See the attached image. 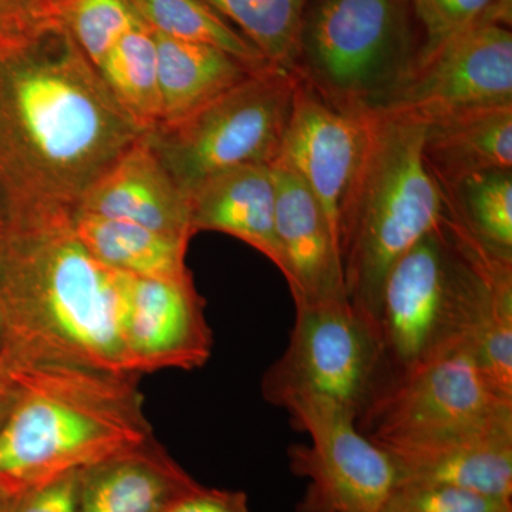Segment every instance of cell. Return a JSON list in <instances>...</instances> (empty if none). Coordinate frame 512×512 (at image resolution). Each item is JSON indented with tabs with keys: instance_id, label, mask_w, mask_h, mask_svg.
Masks as SVG:
<instances>
[{
	"instance_id": "cell-20",
	"label": "cell",
	"mask_w": 512,
	"mask_h": 512,
	"mask_svg": "<svg viewBox=\"0 0 512 512\" xmlns=\"http://www.w3.org/2000/svg\"><path fill=\"white\" fill-rule=\"evenodd\" d=\"M154 35L160 90L157 127L185 119L256 70L217 47Z\"/></svg>"
},
{
	"instance_id": "cell-11",
	"label": "cell",
	"mask_w": 512,
	"mask_h": 512,
	"mask_svg": "<svg viewBox=\"0 0 512 512\" xmlns=\"http://www.w3.org/2000/svg\"><path fill=\"white\" fill-rule=\"evenodd\" d=\"M512 104L510 22L484 20L441 47L382 109L406 111L424 123L463 111Z\"/></svg>"
},
{
	"instance_id": "cell-24",
	"label": "cell",
	"mask_w": 512,
	"mask_h": 512,
	"mask_svg": "<svg viewBox=\"0 0 512 512\" xmlns=\"http://www.w3.org/2000/svg\"><path fill=\"white\" fill-rule=\"evenodd\" d=\"M258 49L266 62L296 73L309 0H202Z\"/></svg>"
},
{
	"instance_id": "cell-13",
	"label": "cell",
	"mask_w": 512,
	"mask_h": 512,
	"mask_svg": "<svg viewBox=\"0 0 512 512\" xmlns=\"http://www.w3.org/2000/svg\"><path fill=\"white\" fill-rule=\"evenodd\" d=\"M365 141V110L332 106L298 76L291 116L276 160L301 177L319 202L339 244L343 201Z\"/></svg>"
},
{
	"instance_id": "cell-14",
	"label": "cell",
	"mask_w": 512,
	"mask_h": 512,
	"mask_svg": "<svg viewBox=\"0 0 512 512\" xmlns=\"http://www.w3.org/2000/svg\"><path fill=\"white\" fill-rule=\"evenodd\" d=\"M397 484L443 485L512 500V407L439 436L382 446Z\"/></svg>"
},
{
	"instance_id": "cell-15",
	"label": "cell",
	"mask_w": 512,
	"mask_h": 512,
	"mask_svg": "<svg viewBox=\"0 0 512 512\" xmlns=\"http://www.w3.org/2000/svg\"><path fill=\"white\" fill-rule=\"evenodd\" d=\"M276 185L275 231L281 249L279 271L295 305L345 299L338 239L319 202L298 174L272 163Z\"/></svg>"
},
{
	"instance_id": "cell-6",
	"label": "cell",
	"mask_w": 512,
	"mask_h": 512,
	"mask_svg": "<svg viewBox=\"0 0 512 512\" xmlns=\"http://www.w3.org/2000/svg\"><path fill=\"white\" fill-rule=\"evenodd\" d=\"M413 20L410 0H309L296 74L340 110L382 109L416 73Z\"/></svg>"
},
{
	"instance_id": "cell-4",
	"label": "cell",
	"mask_w": 512,
	"mask_h": 512,
	"mask_svg": "<svg viewBox=\"0 0 512 512\" xmlns=\"http://www.w3.org/2000/svg\"><path fill=\"white\" fill-rule=\"evenodd\" d=\"M426 123L402 110H365V141L339 220L350 305L379 330L384 281L443 224L446 197L424 160Z\"/></svg>"
},
{
	"instance_id": "cell-32",
	"label": "cell",
	"mask_w": 512,
	"mask_h": 512,
	"mask_svg": "<svg viewBox=\"0 0 512 512\" xmlns=\"http://www.w3.org/2000/svg\"><path fill=\"white\" fill-rule=\"evenodd\" d=\"M15 400L16 386L12 377L9 376L5 367V360H3L2 365H0V429L8 419L9 413L12 412Z\"/></svg>"
},
{
	"instance_id": "cell-3",
	"label": "cell",
	"mask_w": 512,
	"mask_h": 512,
	"mask_svg": "<svg viewBox=\"0 0 512 512\" xmlns=\"http://www.w3.org/2000/svg\"><path fill=\"white\" fill-rule=\"evenodd\" d=\"M16 386L0 429V485L15 494L153 439L140 377L62 360H8Z\"/></svg>"
},
{
	"instance_id": "cell-23",
	"label": "cell",
	"mask_w": 512,
	"mask_h": 512,
	"mask_svg": "<svg viewBox=\"0 0 512 512\" xmlns=\"http://www.w3.org/2000/svg\"><path fill=\"white\" fill-rule=\"evenodd\" d=\"M107 89L144 133L160 123L156 35L146 23L121 37L96 67Z\"/></svg>"
},
{
	"instance_id": "cell-16",
	"label": "cell",
	"mask_w": 512,
	"mask_h": 512,
	"mask_svg": "<svg viewBox=\"0 0 512 512\" xmlns=\"http://www.w3.org/2000/svg\"><path fill=\"white\" fill-rule=\"evenodd\" d=\"M74 212L131 222L187 241L195 235L190 200L144 134L90 187Z\"/></svg>"
},
{
	"instance_id": "cell-27",
	"label": "cell",
	"mask_w": 512,
	"mask_h": 512,
	"mask_svg": "<svg viewBox=\"0 0 512 512\" xmlns=\"http://www.w3.org/2000/svg\"><path fill=\"white\" fill-rule=\"evenodd\" d=\"M140 23L131 0H67L63 15V28L94 67Z\"/></svg>"
},
{
	"instance_id": "cell-25",
	"label": "cell",
	"mask_w": 512,
	"mask_h": 512,
	"mask_svg": "<svg viewBox=\"0 0 512 512\" xmlns=\"http://www.w3.org/2000/svg\"><path fill=\"white\" fill-rule=\"evenodd\" d=\"M146 26L157 35L217 47L259 69L271 66L251 42L202 0H131Z\"/></svg>"
},
{
	"instance_id": "cell-12",
	"label": "cell",
	"mask_w": 512,
	"mask_h": 512,
	"mask_svg": "<svg viewBox=\"0 0 512 512\" xmlns=\"http://www.w3.org/2000/svg\"><path fill=\"white\" fill-rule=\"evenodd\" d=\"M121 336L128 369L138 377L207 365L214 338L191 272L171 278L126 275Z\"/></svg>"
},
{
	"instance_id": "cell-19",
	"label": "cell",
	"mask_w": 512,
	"mask_h": 512,
	"mask_svg": "<svg viewBox=\"0 0 512 512\" xmlns=\"http://www.w3.org/2000/svg\"><path fill=\"white\" fill-rule=\"evenodd\" d=\"M423 154L441 188L470 175L512 170V104L429 121Z\"/></svg>"
},
{
	"instance_id": "cell-21",
	"label": "cell",
	"mask_w": 512,
	"mask_h": 512,
	"mask_svg": "<svg viewBox=\"0 0 512 512\" xmlns=\"http://www.w3.org/2000/svg\"><path fill=\"white\" fill-rule=\"evenodd\" d=\"M73 229L84 247L107 268L143 278L188 274L190 241L131 222L74 212Z\"/></svg>"
},
{
	"instance_id": "cell-33",
	"label": "cell",
	"mask_w": 512,
	"mask_h": 512,
	"mask_svg": "<svg viewBox=\"0 0 512 512\" xmlns=\"http://www.w3.org/2000/svg\"><path fill=\"white\" fill-rule=\"evenodd\" d=\"M8 346V328H6L5 316H3L2 308H0V365L5 360L6 353H8Z\"/></svg>"
},
{
	"instance_id": "cell-7",
	"label": "cell",
	"mask_w": 512,
	"mask_h": 512,
	"mask_svg": "<svg viewBox=\"0 0 512 512\" xmlns=\"http://www.w3.org/2000/svg\"><path fill=\"white\" fill-rule=\"evenodd\" d=\"M298 74L274 66L244 80L190 116L144 133L165 170L185 195L214 175L279 156Z\"/></svg>"
},
{
	"instance_id": "cell-22",
	"label": "cell",
	"mask_w": 512,
	"mask_h": 512,
	"mask_svg": "<svg viewBox=\"0 0 512 512\" xmlns=\"http://www.w3.org/2000/svg\"><path fill=\"white\" fill-rule=\"evenodd\" d=\"M441 190L448 217L485 251L512 262V170L470 175Z\"/></svg>"
},
{
	"instance_id": "cell-2",
	"label": "cell",
	"mask_w": 512,
	"mask_h": 512,
	"mask_svg": "<svg viewBox=\"0 0 512 512\" xmlns=\"http://www.w3.org/2000/svg\"><path fill=\"white\" fill-rule=\"evenodd\" d=\"M73 215L9 220L0 245L8 360H62L133 375L121 336L126 274L77 238Z\"/></svg>"
},
{
	"instance_id": "cell-31",
	"label": "cell",
	"mask_w": 512,
	"mask_h": 512,
	"mask_svg": "<svg viewBox=\"0 0 512 512\" xmlns=\"http://www.w3.org/2000/svg\"><path fill=\"white\" fill-rule=\"evenodd\" d=\"M163 512H249L248 495L244 491L205 487L197 481Z\"/></svg>"
},
{
	"instance_id": "cell-28",
	"label": "cell",
	"mask_w": 512,
	"mask_h": 512,
	"mask_svg": "<svg viewBox=\"0 0 512 512\" xmlns=\"http://www.w3.org/2000/svg\"><path fill=\"white\" fill-rule=\"evenodd\" d=\"M377 512H512V500L443 485L397 484Z\"/></svg>"
},
{
	"instance_id": "cell-30",
	"label": "cell",
	"mask_w": 512,
	"mask_h": 512,
	"mask_svg": "<svg viewBox=\"0 0 512 512\" xmlns=\"http://www.w3.org/2000/svg\"><path fill=\"white\" fill-rule=\"evenodd\" d=\"M82 470L67 471L12 495L9 512H79Z\"/></svg>"
},
{
	"instance_id": "cell-9",
	"label": "cell",
	"mask_w": 512,
	"mask_h": 512,
	"mask_svg": "<svg viewBox=\"0 0 512 512\" xmlns=\"http://www.w3.org/2000/svg\"><path fill=\"white\" fill-rule=\"evenodd\" d=\"M504 407L512 400L495 392L470 340H460L384 380L356 423L379 446H392L461 429Z\"/></svg>"
},
{
	"instance_id": "cell-5",
	"label": "cell",
	"mask_w": 512,
	"mask_h": 512,
	"mask_svg": "<svg viewBox=\"0 0 512 512\" xmlns=\"http://www.w3.org/2000/svg\"><path fill=\"white\" fill-rule=\"evenodd\" d=\"M510 279V272L457 245L443 220L393 265L384 281L379 309L383 382L453 343H471L485 299Z\"/></svg>"
},
{
	"instance_id": "cell-34",
	"label": "cell",
	"mask_w": 512,
	"mask_h": 512,
	"mask_svg": "<svg viewBox=\"0 0 512 512\" xmlns=\"http://www.w3.org/2000/svg\"><path fill=\"white\" fill-rule=\"evenodd\" d=\"M9 224V210L8 204H6L5 197H3L2 191H0V245H2L3 238H5L6 229Z\"/></svg>"
},
{
	"instance_id": "cell-8",
	"label": "cell",
	"mask_w": 512,
	"mask_h": 512,
	"mask_svg": "<svg viewBox=\"0 0 512 512\" xmlns=\"http://www.w3.org/2000/svg\"><path fill=\"white\" fill-rule=\"evenodd\" d=\"M379 330L350 305L333 299L295 305L288 345L262 377L265 402L325 399L357 417L383 382Z\"/></svg>"
},
{
	"instance_id": "cell-35",
	"label": "cell",
	"mask_w": 512,
	"mask_h": 512,
	"mask_svg": "<svg viewBox=\"0 0 512 512\" xmlns=\"http://www.w3.org/2000/svg\"><path fill=\"white\" fill-rule=\"evenodd\" d=\"M12 493L6 490L5 487L0 485V512H9L10 500H12Z\"/></svg>"
},
{
	"instance_id": "cell-18",
	"label": "cell",
	"mask_w": 512,
	"mask_h": 512,
	"mask_svg": "<svg viewBox=\"0 0 512 512\" xmlns=\"http://www.w3.org/2000/svg\"><path fill=\"white\" fill-rule=\"evenodd\" d=\"M195 483L153 437L83 468L79 512H163Z\"/></svg>"
},
{
	"instance_id": "cell-29",
	"label": "cell",
	"mask_w": 512,
	"mask_h": 512,
	"mask_svg": "<svg viewBox=\"0 0 512 512\" xmlns=\"http://www.w3.org/2000/svg\"><path fill=\"white\" fill-rule=\"evenodd\" d=\"M67 0H0V50L63 28Z\"/></svg>"
},
{
	"instance_id": "cell-26",
	"label": "cell",
	"mask_w": 512,
	"mask_h": 512,
	"mask_svg": "<svg viewBox=\"0 0 512 512\" xmlns=\"http://www.w3.org/2000/svg\"><path fill=\"white\" fill-rule=\"evenodd\" d=\"M423 40L417 69L458 35L484 20L510 22V0H410Z\"/></svg>"
},
{
	"instance_id": "cell-1",
	"label": "cell",
	"mask_w": 512,
	"mask_h": 512,
	"mask_svg": "<svg viewBox=\"0 0 512 512\" xmlns=\"http://www.w3.org/2000/svg\"><path fill=\"white\" fill-rule=\"evenodd\" d=\"M143 134L66 29L0 50V191L9 220L73 215Z\"/></svg>"
},
{
	"instance_id": "cell-10",
	"label": "cell",
	"mask_w": 512,
	"mask_h": 512,
	"mask_svg": "<svg viewBox=\"0 0 512 512\" xmlns=\"http://www.w3.org/2000/svg\"><path fill=\"white\" fill-rule=\"evenodd\" d=\"M308 444L288 448L289 470L308 481L298 512H377L399 477L392 457L357 427L355 414L325 399L286 404Z\"/></svg>"
},
{
	"instance_id": "cell-17",
	"label": "cell",
	"mask_w": 512,
	"mask_h": 512,
	"mask_svg": "<svg viewBox=\"0 0 512 512\" xmlns=\"http://www.w3.org/2000/svg\"><path fill=\"white\" fill-rule=\"evenodd\" d=\"M194 234L215 231L245 242L281 269L275 231L272 164H248L214 175L188 195Z\"/></svg>"
}]
</instances>
